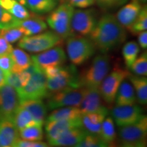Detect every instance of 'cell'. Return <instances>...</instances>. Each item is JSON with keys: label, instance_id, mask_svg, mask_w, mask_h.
<instances>
[{"label": "cell", "instance_id": "obj_44", "mask_svg": "<svg viewBox=\"0 0 147 147\" xmlns=\"http://www.w3.org/2000/svg\"><path fill=\"white\" fill-rule=\"evenodd\" d=\"M5 78H6V74L4 73V71L0 69V89L6 84Z\"/></svg>", "mask_w": 147, "mask_h": 147}, {"label": "cell", "instance_id": "obj_10", "mask_svg": "<svg viewBox=\"0 0 147 147\" xmlns=\"http://www.w3.org/2000/svg\"><path fill=\"white\" fill-rule=\"evenodd\" d=\"M47 87L49 93L60 91L67 87L79 88V73L73 64L63 66L61 70L53 78H47Z\"/></svg>", "mask_w": 147, "mask_h": 147}, {"label": "cell", "instance_id": "obj_40", "mask_svg": "<svg viewBox=\"0 0 147 147\" xmlns=\"http://www.w3.org/2000/svg\"><path fill=\"white\" fill-rule=\"evenodd\" d=\"M49 146L47 143L42 141L25 140L20 138L16 143L14 147H47Z\"/></svg>", "mask_w": 147, "mask_h": 147}, {"label": "cell", "instance_id": "obj_35", "mask_svg": "<svg viewBox=\"0 0 147 147\" xmlns=\"http://www.w3.org/2000/svg\"><path fill=\"white\" fill-rule=\"evenodd\" d=\"M108 146L100 136L88 134L76 147H106Z\"/></svg>", "mask_w": 147, "mask_h": 147}, {"label": "cell", "instance_id": "obj_6", "mask_svg": "<svg viewBox=\"0 0 147 147\" xmlns=\"http://www.w3.org/2000/svg\"><path fill=\"white\" fill-rule=\"evenodd\" d=\"M120 142L125 147H144L147 142V118L145 115L135 123L121 127Z\"/></svg>", "mask_w": 147, "mask_h": 147}, {"label": "cell", "instance_id": "obj_12", "mask_svg": "<svg viewBox=\"0 0 147 147\" xmlns=\"http://www.w3.org/2000/svg\"><path fill=\"white\" fill-rule=\"evenodd\" d=\"M32 63L43 71L49 67L63 65L67 60L65 51L60 46L42 51L39 54L32 56Z\"/></svg>", "mask_w": 147, "mask_h": 147}, {"label": "cell", "instance_id": "obj_22", "mask_svg": "<svg viewBox=\"0 0 147 147\" xmlns=\"http://www.w3.org/2000/svg\"><path fill=\"white\" fill-rule=\"evenodd\" d=\"M18 27L23 31L24 36H29L45 32L47 29V23L37 15L27 19L20 20Z\"/></svg>", "mask_w": 147, "mask_h": 147}, {"label": "cell", "instance_id": "obj_46", "mask_svg": "<svg viewBox=\"0 0 147 147\" xmlns=\"http://www.w3.org/2000/svg\"><path fill=\"white\" fill-rule=\"evenodd\" d=\"M134 1H136L140 3L141 4H146V1L147 0H134Z\"/></svg>", "mask_w": 147, "mask_h": 147}, {"label": "cell", "instance_id": "obj_21", "mask_svg": "<svg viewBox=\"0 0 147 147\" xmlns=\"http://www.w3.org/2000/svg\"><path fill=\"white\" fill-rule=\"evenodd\" d=\"M137 99L135 91L131 82L126 79L121 82L115 97V104L117 106L133 105L136 104Z\"/></svg>", "mask_w": 147, "mask_h": 147}, {"label": "cell", "instance_id": "obj_39", "mask_svg": "<svg viewBox=\"0 0 147 147\" xmlns=\"http://www.w3.org/2000/svg\"><path fill=\"white\" fill-rule=\"evenodd\" d=\"M61 3H67L78 8H86L95 4V0H60Z\"/></svg>", "mask_w": 147, "mask_h": 147}, {"label": "cell", "instance_id": "obj_34", "mask_svg": "<svg viewBox=\"0 0 147 147\" xmlns=\"http://www.w3.org/2000/svg\"><path fill=\"white\" fill-rule=\"evenodd\" d=\"M20 20L14 17L0 5V29L17 27Z\"/></svg>", "mask_w": 147, "mask_h": 147}, {"label": "cell", "instance_id": "obj_13", "mask_svg": "<svg viewBox=\"0 0 147 147\" xmlns=\"http://www.w3.org/2000/svg\"><path fill=\"white\" fill-rule=\"evenodd\" d=\"M112 118L117 126L124 127L134 124L144 116L142 108L136 104L115 107L111 111Z\"/></svg>", "mask_w": 147, "mask_h": 147}, {"label": "cell", "instance_id": "obj_47", "mask_svg": "<svg viewBox=\"0 0 147 147\" xmlns=\"http://www.w3.org/2000/svg\"><path fill=\"white\" fill-rule=\"evenodd\" d=\"M0 147H1V145H0Z\"/></svg>", "mask_w": 147, "mask_h": 147}, {"label": "cell", "instance_id": "obj_5", "mask_svg": "<svg viewBox=\"0 0 147 147\" xmlns=\"http://www.w3.org/2000/svg\"><path fill=\"white\" fill-rule=\"evenodd\" d=\"M63 40L53 31L40 33L29 36H23L19 40L18 46L30 53H40L51 48L61 47Z\"/></svg>", "mask_w": 147, "mask_h": 147}, {"label": "cell", "instance_id": "obj_9", "mask_svg": "<svg viewBox=\"0 0 147 147\" xmlns=\"http://www.w3.org/2000/svg\"><path fill=\"white\" fill-rule=\"evenodd\" d=\"M129 74L127 70L116 67L106 75L99 87L101 96L106 104H111L115 102L119 86L125 79L128 78Z\"/></svg>", "mask_w": 147, "mask_h": 147}, {"label": "cell", "instance_id": "obj_18", "mask_svg": "<svg viewBox=\"0 0 147 147\" xmlns=\"http://www.w3.org/2000/svg\"><path fill=\"white\" fill-rule=\"evenodd\" d=\"M89 134L83 127L71 129L49 143L53 146H76Z\"/></svg>", "mask_w": 147, "mask_h": 147}, {"label": "cell", "instance_id": "obj_38", "mask_svg": "<svg viewBox=\"0 0 147 147\" xmlns=\"http://www.w3.org/2000/svg\"><path fill=\"white\" fill-rule=\"evenodd\" d=\"M13 67V61L10 55H0V69L4 71L5 74L12 71Z\"/></svg>", "mask_w": 147, "mask_h": 147}, {"label": "cell", "instance_id": "obj_3", "mask_svg": "<svg viewBox=\"0 0 147 147\" xmlns=\"http://www.w3.org/2000/svg\"><path fill=\"white\" fill-rule=\"evenodd\" d=\"M74 7L67 3H61L51 11L47 18V24L63 40L73 36L71 21L74 12Z\"/></svg>", "mask_w": 147, "mask_h": 147}, {"label": "cell", "instance_id": "obj_41", "mask_svg": "<svg viewBox=\"0 0 147 147\" xmlns=\"http://www.w3.org/2000/svg\"><path fill=\"white\" fill-rule=\"evenodd\" d=\"M13 47L3 37L0 36V55H10Z\"/></svg>", "mask_w": 147, "mask_h": 147}, {"label": "cell", "instance_id": "obj_2", "mask_svg": "<svg viewBox=\"0 0 147 147\" xmlns=\"http://www.w3.org/2000/svg\"><path fill=\"white\" fill-rule=\"evenodd\" d=\"M110 59L108 55H99L93 59L91 65L81 74H79L80 87L98 89L102 80L109 72Z\"/></svg>", "mask_w": 147, "mask_h": 147}, {"label": "cell", "instance_id": "obj_4", "mask_svg": "<svg viewBox=\"0 0 147 147\" xmlns=\"http://www.w3.org/2000/svg\"><path fill=\"white\" fill-rule=\"evenodd\" d=\"M66 40L67 55L73 65H82L95 53L96 48L89 38L73 35Z\"/></svg>", "mask_w": 147, "mask_h": 147}, {"label": "cell", "instance_id": "obj_25", "mask_svg": "<svg viewBox=\"0 0 147 147\" xmlns=\"http://www.w3.org/2000/svg\"><path fill=\"white\" fill-rule=\"evenodd\" d=\"M135 91L136 99L140 104L146 105L147 103V78L143 76L131 75L128 76Z\"/></svg>", "mask_w": 147, "mask_h": 147}, {"label": "cell", "instance_id": "obj_32", "mask_svg": "<svg viewBox=\"0 0 147 147\" xmlns=\"http://www.w3.org/2000/svg\"><path fill=\"white\" fill-rule=\"evenodd\" d=\"M147 29V8L145 5L142 6L138 16L128 31L133 35L146 31Z\"/></svg>", "mask_w": 147, "mask_h": 147}, {"label": "cell", "instance_id": "obj_15", "mask_svg": "<svg viewBox=\"0 0 147 147\" xmlns=\"http://www.w3.org/2000/svg\"><path fill=\"white\" fill-rule=\"evenodd\" d=\"M79 108L82 115L93 113L106 116L108 115V109L103 102L98 89L84 88L83 97Z\"/></svg>", "mask_w": 147, "mask_h": 147}, {"label": "cell", "instance_id": "obj_33", "mask_svg": "<svg viewBox=\"0 0 147 147\" xmlns=\"http://www.w3.org/2000/svg\"><path fill=\"white\" fill-rule=\"evenodd\" d=\"M132 72L138 76H146L147 75V53L145 51L134 61L130 67Z\"/></svg>", "mask_w": 147, "mask_h": 147}, {"label": "cell", "instance_id": "obj_26", "mask_svg": "<svg viewBox=\"0 0 147 147\" xmlns=\"http://www.w3.org/2000/svg\"><path fill=\"white\" fill-rule=\"evenodd\" d=\"M10 55L13 61V67L12 69L13 72H21L32 63L31 57L21 49H13Z\"/></svg>", "mask_w": 147, "mask_h": 147}, {"label": "cell", "instance_id": "obj_37", "mask_svg": "<svg viewBox=\"0 0 147 147\" xmlns=\"http://www.w3.org/2000/svg\"><path fill=\"white\" fill-rule=\"evenodd\" d=\"M5 81H6V84L14 87L16 89V92H18L23 87V86L21 84V80H20L19 72L18 73L11 71V72L7 74L6 78H5Z\"/></svg>", "mask_w": 147, "mask_h": 147}, {"label": "cell", "instance_id": "obj_14", "mask_svg": "<svg viewBox=\"0 0 147 147\" xmlns=\"http://www.w3.org/2000/svg\"><path fill=\"white\" fill-rule=\"evenodd\" d=\"M18 106L19 99L16 89L5 84L0 89V119L12 121Z\"/></svg>", "mask_w": 147, "mask_h": 147}, {"label": "cell", "instance_id": "obj_27", "mask_svg": "<svg viewBox=\"0 0 147 147\" xmlns=\"http://www.w3.org/2000/svg\"><path fill=\"white\" fill-rule=\"evenodd\" d=\"M58 0H27L26 6L35 14H45L57 6Z\"/></svg>", "mask_w": 147, "mask_h": 147}, {"label": "cell", "instance_id": "obj_28", "mask_svg": "<svg viewBox=\"0 0 147 147\" xmlns=\"http://www.w3.org/2000/svg\"><path fill=\"white\" fill-rule=\"evenodd\" d=\"M100 136L108 146H115L117 142V133L115 123L111 117H106L103 121Z\"/></svg>", "mask_w": 147, "mask_h": 147}, {"label": "cell", "instance_id": "obj_30", "mask_svg": "<svg viewBox=\"0 0 147 147\" xmlns=\"http://www.w3.org/2000/svg\"><path fill=\"white\" fill-rule=\"evenodd\" d=\"M140 53L138 44L134 41L129 42L124 45L122 53L127 68L129 69Z\"/></svg>", "mask_w": 147, "mask_h": 147}, {"label": "cell", "instance_id": "obj_16", "mask_svg": "<svg viewBox=\"0 0 147 147\" xmlns=\"http://www.w3.org/2000/svg\"><path fill=\"white\" fill-rule=\"evenodd\" d=\"M46 136L49 143L55 140L61 134L71 129L82 126V117L70 120H60L45 121Z\"/></svg>", "mask_w": 147, "mask_h": 147}, {"label": "cell", "instance_id": "obj_42", "mask_svg": "<svg viewBox=\"0 0 147 147\" xmlns=\"http://www.w3.org/2000/svg\"><path fill=\"white\" fill-rule=\"evenodd\" d=\"M62 67H63V65L49 67L47 68H46L43 71L47 78H51L57 76L59 73V71L61 70Z\"/></svg>", "mask_w": 147, "mask_h": 147}, {"label": "cell", "instance_id": "obj_19", "mask_svg": "<svg viewBox=\"0 0 147 147\" xmlns=\"http://www.w3.org/2000/svg\"><path fill=\"white\" fill-rule=\"evenodd\" d=\"M20 139L19 133L13 121L0 119V145L2 147H14Z\"/></svg>", "mask_w": 147, "mask_h": 147}, {"label": "cell", "instance_id": "obj_11", "mask_svg": "<svg viewBox=\"0 0 147 147\" xmlns=\"http://www.w3.org/2000/svg\"><path fill=\"white\" fill-rule=\"evenodd\" d=\"M97 12L94 9L75 10L71 21L72 34L88 36L96 25L97 19Z\"/></svg>", "mask_w": 147, "mask_h": 147}, {"label": "cell", "instance_id": "obj_20", "mask_svg": "<svg viewBox=\"0 0 147 147\" xmlns=\"http://www.w3.org/2000/svg\"><path fill=\"white\" fill-rule=\"evenodd\" d=\"M19 106L26 109L35 121L40 125L45 124L48 108L42 100H26L19 103Z\"/></svg>", "mask_w": 147, "mask_h": 147}, {"label": "cell", "instance_id": "obj_31", "mask_svg": "<svg viewBox=\"0 0 147 147\" xmlns=\"http://www.w3.org/2000/svg\"><path fill=\"white\" fill-rule=\"evenodd\" d=\"M20 138L30 141H42L44 133L42 126L39 125L27 127L18 131Z\"/></svg>", "mask_w": 147, "mask_h": 147}, {"label": "cell", "instance_id": "obj_43", "mask_svg": "<svg viewBox=\"0 0 147 147\" xmlns=\"http://www.w3.org/2000/svg\"><path fill=\"white\" fill-rule=\"evenodd\" d=\"M138 43L140 47L143 49H146L147 47V32L146 31L139 33L138 34Z\"/></svg>", "mask_w": 147, "mask_h": 147}, {"label": "cell", "instance_id": "obj_1", "mask_svg": "<svg viewBox=\"0 0 147 147\" xmlns=\"http://www.w3.org/2000/svg\"><path fill=\"white\" fill-rule=\"evenodd\" d=\"M88 38L103 54L113 51L122 45L127 39L125 28L116 16L107 13L101 16Z\"/></svg>", "mask_w": 147, "mask_h": 147}, {"label": "cell", "instance_id": "obj_36", "mask_svg": "<svg viewBox=\"0 0 147 147\" xmlns=\"http://www.w3.org/2000/svg\"><path fill=\"white\" fill-rule=\"evenodd\" d=\"M128 0H95V3L104 10H112L122 6Z\"/></svg>", "mask_w": 147, "mask_h": 147}, {"label": "cell", "instance_id": "obj_29", "mask_svg": "<svg viewBox=\"0 0 147 147\" xmlns=\"http://www.w3.org/2000/svg\"><path fill=\"white\" fill-rule=\"evenodd\" d=\"M12 121H13L18 131L22 129L27 127L39 125L33 118L32 115L29 113V111H27L26 109L20 106H18L15 113H14Z\"/></svg>", "mask_w": 147, "mask_h": 147}, {"label": "cell", "instance_id": "obj_8", "mask_svg": "<svg viewBox=\"0 0 147 147\" xmlns=\"http://www.w3.org/2000/svg\"><path fill=\"white\" fill-rule=\"evenodd\" d=\"M19 103L26 100H43L50 93L47 87V78L42 71L33 74L28 82L17 92Z\"/></svg>", "mask_w": 147, "mask_h": 147}, {"label": "cell", "instance_id": "obj_45", "mask_svg": "<svg viewBox=\"0 0 147 147\" xmlns=\"http://www.w3.org/2000/svg\"><path fill=\"white\" fill-rule=\"evenodd\" d=\"M16 1H17L18 3H20L23 5H26L27 0H16Z\"/></svg>", "mask_w": 147, "mask_h": 147}, {"label": "cell", "instance_id": "obj_24", "mask_svg": "<svg viewBox=\"0 0 147 147\" xmlns=\"http://www.w3.org/2000/svg\"><path fill=\"white\" fill-rule=\"evenodd\" d=\"M50 115L48 116L45 121L70 120L81 118L82 114L78 107L67 106L56 108Z\"/></svg>", "mask_w": 147, "mask_h": 147}, {"label": "cell", "instance_id": "obj_17", "mask_svg": "<svg viewBox=\"0 0 147 147\" xmlns=\"http://www.w3.org/2000/svg\"><path fill=\"white\" fill-rule=\"evenodd\" d=\"M142 8L140 3L132 0L131 2L122 7L115 16L121 25L128 30L136 20Z\"/></svg>", "mask_w": 147, "mask_h": 147}, {"label": "cell", "instance_id": "obj_23", "mask_svg": "<svg viewBox=\"0 0 147 147\" xmlns=\"http://www.w3.org/2000/svg\"><path fill=\"white\" fill-rule=\"evenodd\" d=\"M0 5L19 20L27 19L36 15L34 12H29L24 5L16 0H0Z\"/></svg>", "mask_w": 147, "mask_h": 147}, {"label": "cell", "instance_id": "obj_7", "mask_svg": "<svg viewBox=\"0 0 147 147\" xmlns=\"http://www.w3.org/2000/svg\"><path fill=\"white\" fill-rule=\"evenodd\" d=\"M84 92V87H67L51 93L47 97L46 105L49 110L67 106L79 108L83 97Z\"/></svg>", "mask_w": 147, "mask_h": 147}]
</instances>
